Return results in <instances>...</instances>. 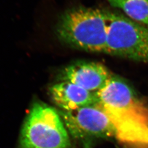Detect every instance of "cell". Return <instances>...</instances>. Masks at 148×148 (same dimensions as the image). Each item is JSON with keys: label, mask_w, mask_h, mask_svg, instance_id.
Segmentation results:
<instances>
[{"label": "cell", "mask_w": 148, "mask_h": 148, "mask_svg": "<svg viewBox=\"0 0 148 148\" xmlns=\"http://www.w3.org/2000/svg\"><path fill=\"white\" fill-rule=\"evenodd\" d=\"M95 106L103 111L121 143L148 147V106L121 78L113 75L106 87L97 93Z\"/></svg>", "instance_id": "cell-1"}, {"label": "cell", "mask_w": 148, "mask_h": 148, "mask_svg": "<svg viewBox=\"0 0 148 148\" xmlns=\"http://www.w3.org/2000/svg\"><path fill=\"white\" fill-rule=\"evenodd\" d=\"M108 25L107 11L79 6L60 16L56 33L62 42L71 47L105 53Z\"/></svg>", "instance_id": "cell-2"}, {"label": "cell", "mask_w": 148, "mask_h": 148, "mask_svg": "<svg viewBox=\"0 0 148 148\" xmlns=\"http://www.w3.org/2000/svg\"><path fill=\"white\" fill-rule=\"evenodd\" d=\"M21 148H69V134L59 112L42 102H36L21 130Z\"/></svg>", "instance_id": "cell-3"}, {"label": "cell", "mask_w": 148, "mask_h": 148, "mask_svg": "<svg viewBox=\"0 0 148 148\" xmlns=\"http://www.w3.org/2000/svg\"><path fill=\"white\" fill-rule=\"evenodd\" d=\"M107 16L105 53L148 63V27L118 13Z\"/></svg>", "instance_id": "cell-4"}, {"label": "cell", "mask_w": 148, "mask_h": 148, "mask_svg": "<svg viewBox=\"0 0 148 148\" xmlns=\"http://www.w3.org/2000/svg\"><path fill=\"white\" fill-rule=\"evenodd\" d=\"M59 113L68 132L76 139L115 137L114 127L108 117L95 106L71 111L60 110Z\"/></svg>", "instance_id": "cell-5"}, {"label": "cell", "mask_w": 148, "mask_h": 148, "mask_svg": "<svg viewBox=\"0 0 148 148\" xmlns=\"http://www.w3.org/2000/svg\"><path fill=\"white\" fill-rule=\"evenodd\" d=\"M113 75L102 64L80 62L71 64L61 73V81H69L97 93L108 84Z\"/></svg>", "instance_id": "cell-6"}, {"label": "cell", "mask_w": 148, "mask_h": 148, "mask_svg": "<svg viewBox=\"0 0 148 148\" xmlns=\"http://www.w3.org/2000/svg\"><path fill=\"white\" fill-rule=\"evenodd\" d=\"M50 93L54 103L63 111L95 106L98 101L97 93L69 81H60L53 85Z\"/></svg>", "instance_id": "cell-7"}, {"label": "cell", "mask_w": 148, "mask_h": 148, "mask_svg": "<svg viewBox=\"0 0 148 148\" xmlns=\"http://www.w3.org/2000/svg\"><path fill=\"white\" fill-rule=\"evenodd\" d=\"M128 18L148 27V0H108Z\"/></svg>", "instance_id": "cell-8"}]
</instances>
